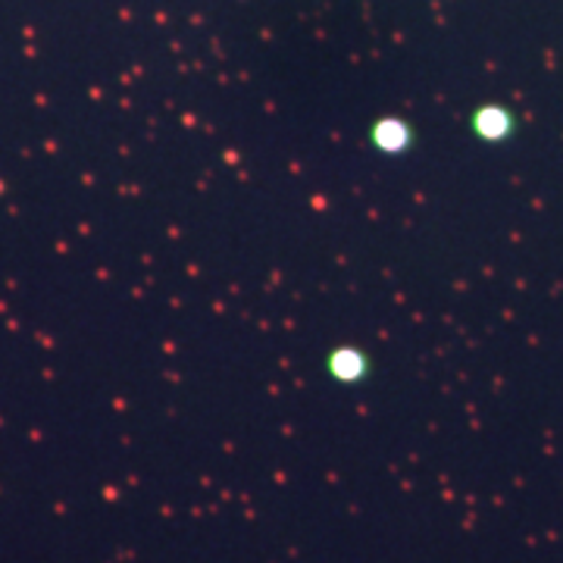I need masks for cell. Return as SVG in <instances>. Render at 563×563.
<instances>
[{
    "label": "cell",
    "instance_id": "6da1fadb",
    "mask_svg": "<svg viewBox=\"0 0 563 563\" xmlns=\"http://www.w3.org/2000/svg\"><path fill=\"white\" fill-rule=\"evenodd\" d=\"M473 135L485 144H504L514 139L517 132V117L507 103H483L473 117H470Z\"/></svg>",
    "mask_w": 563,
    "mask_h": 563
},
{
    "label": "cell",
    "instance_id": "3957f363",
    "mask_svg": "<svg viewBox=\"0 0 563 563\" xmlns=\"http://www.w3.org/2000/svg\"><path fill=\"white\" fill-rule=\"evenodd\" d=\"M369 144L385 157H401L404 151L413 144V129L401 117H383L369 125Z\"/></svg>",
    "mask_w": 563,
    "mask_h": 563
},
{
    "label": "cell",
    "instance_id": "7a4b0ae2",
    "mask_svg": "<svg viewBox=\"0 0 563 563\" xmlns=\"http://www.w3.org/2000/svg\"><path fill=\"white\" fill-rule=\"evenodd\" d=\"M325 373L339 385H361L369 373H373V361L363 347L354 344H342L335 351H329L325 357Z\"/></svg>",
    "mask_w": 563,
    "mask_h": 563
}]
</instances>
